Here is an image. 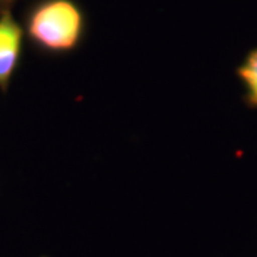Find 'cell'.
<instances>
[{
  "label": "cell",
  "instance_id": "1",
  "mask_svg": "<svg viewBox=\"0 0 257 257\" xmlns=\"http://www.w3.org/2000/svg\"><path fill=\"white\" fill-rule=\"evenodd\" d=\"M22 26L37 53L59 57L80 49L89 18L77 0H32L23 10Z\"/></svg>",
  "mask_w": 257,
  "mask_h": 257
},
{
  "label": "cell",
  "instance_id": "2",
  "mask_svg": "<svg viewBox=\"0 0 257 257\" xmlns=\"http://www.w3.org/2000/svg\"><path fill=\"white\" fill-rule=\"evenodd\" d=\"M25 32L12 10L0 13V92L6 94L23 56Z\"/></svg>",
  "mask_w": 257,
  "mask_h": 257
},
{
  "label": "cell",
  "instance_id": "3",
  "mask_svg": "<svg viewBox=\"0 0 257 257\" xmlns=\"http://www.w3.org/2000/svg\"><path fill=\"white\" fill-rule=\"evenodd\" d=\"M236 76L243 86V101L248 109L257 110V47L250 49L236 67Z\"/></svg>",
  "mask_w": 257,
  "mask_h": 257
},
{
  "label": "cell",
  "instance_id": "4",
  "mask_svg": "<svg viewBox=\"0 0 257 257\" xmlns=\"http://www.w3.org/2000/svg\"><path fill=\"white\" fill-rule=\"evenodd\" d=\"M19 0H0V13L12 10V8L18 3Z\"/></svg>",
  "mask_w": 257,
  "mask_h": 257
}]
</instances>
